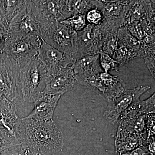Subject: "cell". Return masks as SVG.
Listing matches in <instances>:
<instances>
[{"label": "cell", "instance_id": "15", "mask_svg": "<svg viewBox=\"0 0 155 155\" xmlns=\"http://www.w3.org/2000/svg\"><path fill=\"white\" fill-rule=\"evenodd\" d=\"M61 97L60 95H43L34 103L33 110L27 117L42 122L53 120L54 112Z\"/></svg>", "mask_w": 155, "mask_h": 155}, {"label": "cell", "instance_id": "3", "mask_svg": "<svg viewBox=\"0 0 155 155\" xmlns=\"http://www.w3.org/2000/svg\"><path fill=\"white\" fill-rule=\"evenodd\" d=\"M3 53L13 59L19 67L37 57L42 42L41 37L33 35H22L8 32L4 35Z\"/></svg>", "mask_w": 155, "mask_h": 155}, {"label": "cell", "instance_id": "25", "mask_svg": "<svg viewBox=\"0 0 155 155\" xmlns=\"http://www.w3.org/2000/svg\"><path fill=\"white\" fill-rule=\"evenodd\" d=\"M25 2V1H5V15L9 24Z\"/></svg>", "mask_w": 155, "mask_h": 155}, {"label": "cell", "instance_id": "5", "mask_svg": "<svg viewBox=\"0 0 155 155\" xmlns=\"http://www.w3.org/2000/svg\"><path fill=\"white\" fill-rule=\"evenodd\" d=\"M150 89V87L140 85L125 90L119 96L108 100L104 116L114 123H121L125 116L135 107L142 95Z\"/></svg>", "mask_w": 155, "mask_h": 155}, {"label": "cell", "instance_id": "4", "mask_svg": "<svg viewBox=\"0 0 155 155\" xmlns=\"http://www.w3.org/2000/svg\"><path fill=\"white\" fill-rule=\"evenodd\" d=\"M40 37L48 44L69 55L74 62L77 54V32L60 22L40 26Z\"/></svg>", "mask_w": 155, "mask_h": 155}, {"label": "cell", "instance_id": "22", "mask_svg": "<svg viewBox=\"0 0 155 155\" xmlns=\"http://www.w3.org/2000/svg\"><path fill=\"white\" fill-rule=\"evenodd\" d=\"M117 32H108L101 51L114 58L120 45V41L117 35Z\"/></svg>", "mask_w": 155, "mask_h": 155}, {"label": "cell", "instance_id": "23", "mask_svg": "<svg viewBox=\"0 0 155 155\" xmlns=\"http://www.w3.org/2000/svg\"><path fill=\"white\" fill-rule=\"evenodd\" d=\"M60 22L69 26L77 32L82 30L87 25L86 15L82 14L73 15Z\"/></svg>", "mask_w": 155, "mask_h": 155}, {"label": "cell", "instance_id": "6", "mask_svg": "<svg viewBox=\"0 0 155 155\" xmlns=\"http://www.w3.org/2000/svg\"><path fill=\"white\" fill-rule=\"evenodd\" d=\"M108 32L107 26L104 22L99 25L87 24L82 30L77 31L78 51L74 61L78 57L99 54Z\"/></svg>", "mask_w": 155, "mask_h": 155}, {"label": "cell", "instance_id": "34", "mask_svg": "<svg viewBox=\"0 0 155 155\" xmlns=\"http://www.w3.org/2000/svg\"><path fill=\"white\" fill-rule=\"evenodd\" d=\"M4 97H5L4 96V95H3V94L0 91V99Z\"/></svg>", "mask_w": 155, "mask_h": 155}, {"label": "cell", "instance_id": "28", "mask_svg": "<svg viewBox=\"0 0 155 155\" xmlns=\"http://www.w3.org/2000/svg\"><path fill=\"white\" fill-rule=\"evenodd\" d=\"M25 150L20 145L8 148L0 153V155H24Z\"/></svg>", "mask_w": 155, "mask_h": 155}, {"label": "cell", "instance_id": "26", "mask_svg": "<svg viewBox=\"0 0 155 155\" xmlns=\"http://www.w3.org/2000/svg\"><path fill=\"white\" fill-rule=\"evenodd\" d=\"M104 19V15L102 11L96 8L90 10L86 14L87 24L99 25Z\"/></svg>", "mask_w": 155, "mask_h": 155}, {"label": "cell", "instance_id": "20", "mask_svg": "<svg viewBox=\"0 0 155 155\" xmlns=\"http://www.w3.org/2000/svg\"><path fill=\"white\" fill-rule=\"evenodd\" d=\"M117 35L122 44L136 50L139 52L140 55L141 48V41L130 34L126 26H122L119 28L117 31Z\"/></svg>", "mask_w": 155, "mask_h": 155}, {"label": "cell", "instance_id": "14", "mask_svg": "<svg viewBox=\"0 0 155 155\" xmlns=\"http://www.w3.org/2000/svg\"><path fill=\"white\" fill-rule=\"evenodd\" d=\"M104 20L112 30L118 31L125 26V6L129 1H102Z\"/></svg>", "mask_w": 155, "mask_h": 155}, {"label": "cell", "instance_id": "33", "mask_svg": "<svg viewBox=\"0 0 155 155\" xmlns=\"http://www.w3.org/2000/svg\"><path fill=\"white\" fill-rule=\"evenodd\" d=\"M37 155L35 154H34L32 153H31L29 152L26 151H25V155Z\"/></svg>", "mask_w": 155, "mask_h": 155}, {"label": "cell", "instance_id": "27", "mask_svg": "<svg viewBox=\"0 0 155 155\" xmlns=\"http://www.w3.org/2000/svg\"><path fill=\"white\" fill-rule=\"evenodd\" d=\"M125 26L130 34L140 41H142L143 37V29L139 20L130 22Z\"/></svg>", "mask_w": 155, "mask_h": 155}, {"label": "cell", "instance_id": "19", "mask_svg": "<svg viewBox=\"0 0 155 155\" xmlns=\"http://www.w3.org/2000/svg\"><path fill=\"white\" fill-rule=\"evenodd\" d=\"M137 58H140L139 52L132 48L122 44L120 42L114 59L118 61L122 67L131 60Z\"/></svg>", "mask_w": 155, "mask_h": 155}, {"label": "cell", "instance_id": "12", "mask_svg": "<svg viewBox=\"0 0 155 155\" xmlns=\"http://www.w3.org/2000/svg\"><path fill=\"white\" fill-rule=\"evenodd\" d=\"M11 33L22 35H38L40 37L39 22L31 7V1H25L17 14L9 24Z\"/></svg>", "mask_w": 155, "mask_h": 155}, {"label": "cell", "instance_id": "18", "mask_svg": "<svg viewBox=\"0 0 155 155\" xmlns=\"http://www.w3.org/2000/svg\"><path fill=\"white\" fill-rule=\"evenodd\" d=\"M144 141L135 134L119 126L116 134L115 145L119 153L129 152L140 146L143 145Z\"/></svg>", "mask_w": 155, "mask_h": 155}, {"label": "cell", "instance_id": "17", "mask_svg": "<svg viewBox=\"0 0 155 155\" xmlns=\"http://www.w3.org/2000/svg\"><path fill=\"white\" fill-rule=\"evenodd\" d=\"M153 11H155L154 1H129L125 7V26Z\"/></svg>", "mask_w": 155, "mask_h": 155}, {"label": "cell", "instance_id": "13", "mask_svg": "<svg viewBox=\"0 0 155 155\" xmlns=\"http://www.w3.org/2000/svg\"><path fill=\"white\" fill-rule=\"evenodd\" d=\"M76 83L75 75L71 66L56 75L50 76L43 94L63 95L72 89Z\"/></svg>", "mask_w": 155, "mask_h": 155}, {"label": "cell", "instance_id": "10", "mask_svg": "<svg viewBox=\"0 0 155 155\" xmlns=\"http://www.w3.org/2000/svg\"><path fill=\"white\" fill-rule=\"evenodd\" d=\"M34 13L39 25L53 22H61L71 17L68 1H31Z\"/></svg>", "mask_w": 155, "mask_h": 155}, {"label": "cell", "instance_id": "7", "mask_svg": "<svg viewBox=\"0 0 155 155\" xmlns=\"http://www.w3.org/2000/svg\"><path fill=\"white\" fill-rule=\"evenodd\" d=\"M20 119L14 103L5 97L0 99V136L10 147L20 145L18 134Z\"/></svg>", "mask_w": 155, "mask_h": 155}, {"label": "cell", "instance_id": "21", "mask_svg": "<svg viewBox=\"0 0 155 155\" xmlns=\"http://www.w3.org/2000/svg\"><path fill=\"white\" fill-rule=\"evenodd\" d=\"M68 7L71 16L82 14L86 15L90 10L95 8L93 1H68Z\"/></svg>", "mask_w": 155, "mask_h": 155}, {"label": "cell", "instance_id": "1", "mask_svg": "<svg viewBox=\"0 0 155 155\" xmlns=\"http://www.w3.org/2000/svg\"><path fill=\"white\" fill-rule=\"evenodd\" d=\"M18 134L20 145L34 154L53 155L64 146L63 132L53 120L42 122L26 116L20 119Z\"/></svg>", "mask_w": 155, "mask_h": 155}, {"label": "cell", "instance_id": "11", "mask_svg": "<svg viewBox=\"0 0 155 155\" xmlns=\"http://www.w3.org/2000/svg\"><path fill=\"white\" fill-rule=\"evenodd\" d=\"M37 57L50 76L56 75L72 66L73 63L70 56L53 47L43 40Z\"/></svg>", "mask_w": 155, "mask_h": 155}, {"label": "cell", "instance_id": "24", "mask_svg": "<svg viewBox=\"0 0 155 155\" xmlns=\"http://www.w3.org/2000/svg\"><path fill=\"white\" fill-rule=\"evenodd\" d=\"M99 55L100 64L104 72H109L112 70L119 72L121 66L118 61L102 51Z\"/></svg>", "mask_w": 155, "mask_h": 155}, {"label": "cell", "instance_id": "8", "mask_svg": "<svg viewBox=\"0 0 155 155\" xmlns=\"http://www.w3.org/2000/svg\"><path fill=\"white\" fill-rule=\"evenodd\" d=\"M77 83L91 89L108 100L114 99L125 90L119 77L103 72L78 80Z\"/></svg>", "mask_w": 155, "mask_h": 155}, {"label": "cell", "instance_id": "9", "mask_svg": "<svg viewBox=\"0 0 155 155\" xmlns=\"http://www.w3.org/2000/svg\"><path fill=\"white\" fill-rule=\"evenodd\" d=\"M19 69V65L13 59L5 53H0V91L15 104L21 102L17 83Z\"/></svg>", "mask_w": 155, "mask_h": 155}, {"label": "cell", "instance_id": "2", "mask_svg": "<svg viewBox=\"0 0 155 155\" xmlns=\"http://www.w3.org/2000/svg\"><path fill=\"white\" fill-rule=\"evenodd\" d=\"M49 75L37 57L19 67L17 79L21 103H34L43 94Z\"/></svg>", "mask_w": 155, "mask_h": 155}, {"label": "cell", "instance_id": "32", "mask_svg": "<svg viewBox=\"0 0 155 155\" xmlns=\"http://www.w3.org/2000/svg\"><path fill=\"white\" fill-rule=\"evenodd\" d=\"M5 1H0V13L5 15Z\"/></svg>", "mask_w": 155, "mask_h": 155}, {"label": "cell", "instance_id": "29", "mask_svg": "<svg viewBox=\"0 0 155 155\" xmlns=\"http://www.w3.org/2000/svg\"><path fill=\"white\" fill-rule=\"evenodd\" d=\"M9 31V22L5 14L0 13V33L3 35Z\"/></svg>", "mask_w": 155, "mask_h": 155}, {"label": "cell", "instance_id": "16", "mask_svg": "<svg viewBox=\"0 0 155 155\" xmlns=\"http://www.w3.org/2000/svg\"><path fill=\"white\" fill-rule=\"evenodd\" d=\"M72 67L76 81L104 72L100 64L99 54L78 57Z\"/></svg>", "mask_w": 155, "mask_h": 155}, {"label": "cell", "instance_id": "31", "mask_svg": "<svg viewBox=\"0 0 155 155\" xmlns=\"http://www.w3.org/2000/svg\"><path fill=\"white\" fill-rule=\"evenodd\" d=\"M4 47H5L4 35L0 33V53H3Z\"/></svg>", "mask_w": 155, "mask_h": 155}, {"label": "cell", "instance_id": "30", "mask_svg": "<svg viewBox=\"0 0 155 155\" xmlns=\"http://www.w3.org/2000/svg\"><path fill=\"white\" fill-rule=\"evenodd\" d=\"M10 147H10L8 143H6V142L0 136V153Z\"/></svg>", "mask_w": 155, "mask_h": 155}]
</instances>
